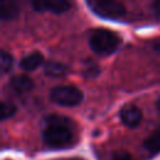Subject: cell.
<instances>
[{"label":"cell","mask_w":160,"mask_h":160,"mask_svg":"<svg viewBox=\"0 0 160 160\" xmlns=\"http://www.w3.org/2000/svg\"><path fill=\"white\" fill-rule=\"evenodd\" d=\"M154 9H155L156 15L160 18V0H156V1H155V4H154Z\"/></svg>","instance_id":"cell-15"},{"label":"cell","mask_w":160,"mask_h":160,"mask_svg":"<svg viewBox=\"0 0 160 160\" xmlns=\"http://www.w3.org/2000/svg\"><path fill=\"white\" fill-rule=\"evenodd\" d=\"M50 99L61 106H75L82 100V92L76 86L61 85L51 90Z\"/></svg>","instance_id":"cell-3"},{"label":"cell","mask_w":160,"mask_h":160,"mask_svg":"<svg viewBox=\"0 0 160 160\" xmlns=\"http://www.w3.org/2000/svg\"><path fill=\"white\" fill-rule=\"evenodd\" d=\"M42 140L51 148L71 146L76 140V131L72 121L62 115H50L45 119Z\"/></svg>","instance_id":"cell-1"},{"label":"cell","mask_w":160,"mask_h":160,"mask_svg":"<svg viewBox=\"0 0 160 160\" xmlns=\"http://www.w3.org/2000/svg\"><path fill=\"white\" fill-rule=\"evenodd\" d=\"M42 61H44L42 54L39 51H34V52H31V54H29L21 59L20 68L25 71H32V70L38 69L42 64Z\"/></svg>","instance_id":"cell-8"},{"label":"cell","mask_w":160,"mask_h":160,"mask_svg":"<svg viewBox=\"0 0 160 160\" xmlns=\"http://www.w3.org/2000/svg\"><path fill=\"white\" fill-rule=\"evenodd\" d=\"M144 148L151 152V154H158L160 152V128L154 130L144 141Z\"/></svg>","instance_id":"cell-10"},{"label":"cell","mask_w":160,"mask_h":160,"mask_svg":"<svg viewBox=\"0 0 160 160\" xmlns=\"http://www.w3.org/2000/svg\"><path fill=\"white\" fill-rule=\"evenodd\" d=\"M89 8L102 18L118 19L125 14L124 5L118 0H86Z\"/></svg>","instance_id":"cell-4"},{"label":"cell","mask_w":160,"mask_h":160,"mask_svg":"<svg viewBox=\"0 0 160 160\" xmlns=\"http://www.w3.org/2000/svg\"><path fill=\"white\" fill-rule=\"evenodd\" d=\"M108 160H135V158L126 151H114L109 155Z\"/></svg>","instance_id":"cell-14"},{"label":"cell","mask_w":160,"mask_h":160,"mask_svg":"<svg viewBox=\"0 0 160 160\" xmlns=\"http://www.w3.org/2000/svg\"><path fill=\"white\" fill-rule=\"evenodd\" d=\"M12 61H14L12 56L8 51H1V55H0V69H1L2 74L10 71V69L12 68Z\"/></svg>","instance_id":"cell-12"},{"label":"cell","mask_w":160,"mask_h":160,"mask_svg":"<svg viewBox=\"0 0 160 160\" xmlns=\"http://www.w3.org/2000/svg\"><path fill=\"white\" fill-rule=\"evenodd\" d=\"M44 71L48 76H55V78H60V76H64L68 71L66 66L61 62H58V61H49L46 62L45 68H44Z\"/></svg>","instance_id":"cell-11"},{"label":"cell","mask_w":160,"mask_h":160,"mask_svg":"<svg viewBox=\"0 0 160 160\" xmlns=\"http://www.w3.org/2000/svg\"><path fill=\"white\" fill-rule=\"evenodd\" d=\"M9 85L14 91H16L19 94H22V92H26V91L31 90L32 86H34V82L26 75H15L10 79Z\"/></svg>","instance_id":"cell-7"},{"label":"cell","mask_w":160,"mask_h":160,"mask_svg":"<svg viewBox=\"0 0 160 160\" xmlns=\"http://www.w3.org/2000/svg\"><path fill=\"white\" fill-rule=\"evenodd\" d=\"M141 111L134 105H126L120 111V119L128 128H136L141 121Z\"/></svg>","instance_id":"cell-6"},{"label":"cell","mask_w":160,"mask_h":160,"mask_svg":"<svg viewBox=\"0 0 160 160\" xmlns=\"http://www.w3.org/2000/svg\"><path fill=\"white\" fill-rule=\"evenodd\" d=\"M15 112H16V108H15L14 104H11L9 101L1 102V119L2 120H6V119L11 118Z\"/></svg>","instance_id":"cell-13"},{"label":"cell","mask_w":160,"mask_h":160,"mask_svg":"<svg viewBox=\"0 0 160 160\" xmlns=\"http://www.w3.org/2000/svg\"><path fill=\"white\" fill-rule=\"evenodd\" d=\"M90 48L100 55H109L114 52L120 44L119 36L106 29H96L91 32L89 39Z\"/></svg>","instance_id":"cell-2"},{"label":"cell","mask_w":160,"mask_h":160,"mask_svg":"<svg viewBox=\"0 0 160 160\" xmlns=\"http://www.w3.org/2000/svg\"><path fill=\"white\" fill-rule=\"evenodd\" d=\"M158 109H159V111H160V98H159V100H158Z\"/></svg>","instance_id":"cell-16"},{"label":"cell","mask_w":160,"mask_h":160,"mask_svg":"<svg viewBox=\"0 0 160 160\" xmlns=\"http://www.w3.org/2000/svg\"><path fill=\"white\" fill-rule=\"evenodd\" d=\"M31 5L36 11L62 14L70 9L71 0H31Z\"/></svg>","instance_id":"cell-5"},{"label":"cell","mask_w":160,"mask_h":160,"mask_svg":"<svg viewBox=\"0 0 160 160\" xmlns=\"http://www.w3.org/2000/svg\"><path fill=\"white\" fill-rule=\"evenodd\" d=\"M0 14L2 20H11L19 14V4L18 0H1Z\"/></svg>","instance_id":"cell-9"}]
</instances>
